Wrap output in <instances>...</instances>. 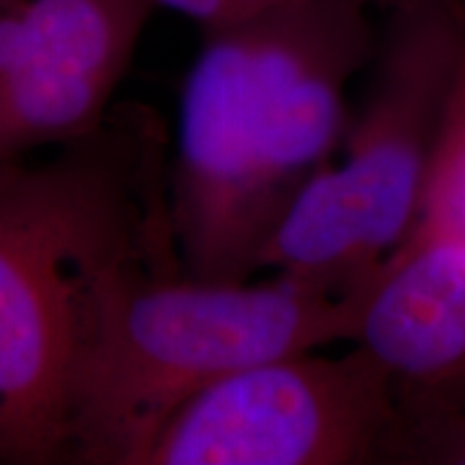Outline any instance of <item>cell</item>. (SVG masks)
Instances as JSON below:
<instances>
[{"instance_id":"10","label":"cell","mask_w":465,"mask_h":465,"mask_svg":"<svg viewBox=\"0 0 465 465\" xmlns=\"http://www.w3.org/2000/svg\"><path fill=\"white\" fill-rule=\"evenodd\" d=\"M153 9L174 11L190 17L201 31L223 28L263 14L289 0H147Z\"/></svg>"},{"instance_id":"6","label":"cell","mask_w":465,"mask_h":465,"mask_svg":"<svg viewBox=\"0 0 465 465\" xmlns=\"http://www.w3.org/2000/svg\"><path fill=\"white\" fill-rule=\"evenodd\" d=\"M153 11L147 0H0V162L95 130Z\"/></svg>"},{"instance_id":"8","label":"cell","mask_w":465,"mask_h":465,"mask_svg":"<svg viewBox=\"0 0 465 465\" xmlns=\"http://www.w3.org/2000/svg\"><path fill=\"white\" fill-rule=\"evenodd\" d=\"M375 465H465V377L394 383Z\"/></svg>"},{"instance_id":"3","label":"cell","mask_w":465,"mask_h":465,"mask_svg":"<svg viewBox=\"0 0 465 465\" xmlns=\"http://www.w3.org/2000/svg\"><path fill=\"white\" fill-rule=\"evenodd\" d=\"M351 339V304L276 274L207 282L138 263L95 293L67 388V465H143L162 427L223 377Z\"/></svg>"},{"instance_id":"5","label":"cell","mask_w":465,"mask_h":465,"mask_svg":"<svg viewBox=\"0 0 465 465\" xmlns=\"http://www.w3.org/2000/svg\"><path fill=\"white\" fill-rule=\"evenodd\" d=\"M392 407V375L362 347L289 353L190 397L143 465H375Z\"/></svg>"},{"instance_id":"2","label":"cell","mask_w":465,"mask_h":465,"mask_svg":"<svg viewBox=\"0 0 465 465\" xmlns=\"http://www.w3.org/2000/svg\"><path fill=\"white\" fill-rule=\"evenodd\" d=\"M366 5L289 0L203 44L182 89L168 209L183 274L243 282L295 194L330 164L371 56Z\"/></svg>"},{"instance_id":"11","label":"cell","mask_w":465,"mask_h":465,"mask_svg":"<svg viewBox=\"0 0 465 465\" xmlns=\"http://www.w3.org/2000/svg\"><path fill=\"white\" fill-rule=\"evenodd\" d=\"M358 3H362V5H366V7H369V5H392L394 0H358Z\"/></svg>"},{"instance_id":"7","label":"cell","mask_w":465,"mask_h":465,"mask_svg":"<svg viewBox=\"0 0 465 465\" xmlns=\"http://www.w3.org/2000/svg\"><path fill=\"white\" fill-rule=\"evenodd\" d=\"M345 298L349 341L394 383L465 377V235L411 226Z\"/></svg>"},{"instance_id":"1","label":"cell","mask_w":465,"mask_h":465,"mask_svg":"<svg viewBox=\"0 0 465 465\" xmlns=\"http://www.w3.org/2000/svg\"><path fill=\"white\" fill-rule=\"evenodd\" d=\"M162 116L113 104L44 162H0V463L67 465V388L110 274L182 270Z\"/></svg>"},{"instance_id":"9","label":"cell","mask_w":465,"mask_h":465,"mask_svg":"<svg viewBox=\"0 0 465 465\" xmlns=\"http://www.w3.org/2000/svg\"><path fill=\"white\" fill-rule=\"evenodd\" d=\"M411 226L465 235V61Z\"/></svg>"},{"instance_id":"4","label":"cell","mask_w":465,"mask_h":465,"mask_svg":"<svg viewBox=\"0 0 465 465\" xmlns=\"http://www.w3.org/2000/svg\"><path fill=\"white\" fill-rule=\"evenodd\" d=\"M345 162L325 164L284 213L304 246L369 276L414 224L465 61L461 0H394Z\"/></svg>"}]
</instances>
